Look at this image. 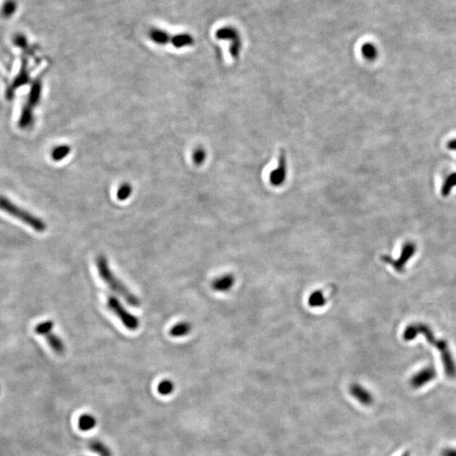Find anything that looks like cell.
Segmentation results:
<instances>
[{
  "label": "cell",
  "instance_id": "27",
  "mask_svg": "<svg viewBox=\"0 0 456 456\" xmlns=\"http://www.w3.org/2000/svg\"><path fill=\"white\" fill-rule=\"evenodd\" d=\"M53 325H54V323L52 320L42 322L36 326L35 332L40 335H47L48 333L51 332L53 330Z\"/></svg>",
  "mask_w": 456,
  "mask_h": 456
},
{
  "label": "cell",
  "instance_id": "15",
  "mask_svg": "<svg viewBox=\"0 0 456 456\" xmlns=\"http://www.w3.org/2000/svg\"><path fill=\"white\" fill-rule=\"evenodd\" d=\"M41 94H42V83L39 79H37L32 84L27 104L31 106L32 108H34L35 106H37V103H39Z\"/></svg>",
  "mask_w": 456,
  "mask_h": 456
},
{
  "label": "cell",
  "instance_id": "8",
  "mask_svg": "<svg viewBox=\"0 0 456 456\" xmlns=\"http://www.w3.org/2000/svg\"><path fill=\"white\" fill-rule=\"evenodd\" d=\"M288 166H287V159H286L285 150L282 149L280 150L279 162L277 168L271 171L269 175V181L272 185L276 187H279L285 182L287 174H288Z\"/></svg>",
  "mask_w": 456,
  "mask_h": 456
},
{
  "label": "cell",
  "instance_id": "7",
  "mask_svg": "<svg viewBox=\"0 0 456 456\" xmlns=\"http://www.w3.org/2000/svg\"><path fill=\"white\" fill-rule=\"evenodd\" d=\"M437 377V371L433 366H427L416 373L410 380V385L414 389H419L429 384Z\"/></svg>",
  "mask_w": 456,
  "mask_h": 456
},
{
  "label": "cell",
  "instance_id": "14",
  "mask_svg": "<svg viewBox=\"0 0 456 456\" xmlns=\"http://www.w3.org/2000/svg\"><path fill=\"white\" fill-rule=\"evenodd\" d=\"M190 330H191V324L189 322H180L170 329L169 334L172 337H184L190 332Z\"/></svg>",
  "mask_w": 456,
  "mask_h": 456
},
{
  "label": "cell",
  "instance_id": "25",
  "mask_svg": "<svg viewBox=\"0 0 456 456\" xmlns=\"http://www.w3.org/2000/svg\"><path fill=\"white\" fill-rule=\"evenodd\" d=\"M132 186L125 183L120 185L119 190L117 191V198L120 201H124L129 198V196L132 194Z\"/></svg>",
  "mask_w": 456,
  "mask_h": 456
},
{
  "label": "cell",
  "instance_id": "21",
  "mask_svg": "<svg viewBox=\"0 0 456 456\" xmlns=\"http://www.w3.org/2000/svg\"><path fill=\"white\" fill-rule=\"evenodd\" d=\"M71 148L68 145H61L53 149L52 151V158L53 161H60L70 153Z\"/></svg>",
  "mask_w": 456,
  "mask_h": 456
},
{
  "label": "cell",
  "instance_id": "32",
  "mask_svg": "<svg viewBox=\"0 0 456 456\" xmlns=\"http://www.w3.org/2000/svg\"><path fill=\"white\" fill-rule=\"evenodd\" d=\"M401 456H411V453L407 451V452H405V453H402V455Z\"/></svg>",
  "mask_w": 456,
  "mask_h": 456
},
{
  "label": "cell",
  "instance_id": "6",
  "mask_svg": "<svg viewBox=\"0 0 456 456\" xmlns=\"http://www.w3.org/2000/svg\"><path fill=\"white\" fill-rule=\"evenodd\" d=\"M416 252H417V245L413 242H406L402 246L401 255L399 256L398 258L394 259L390 256L383 255L382 260L385 263L392 265L396 271L403 272L405 270L406 264L414 256Z\"/></svg>",
  "mask_w": 456,
  "mask_h": 456
},
{
  "label": "cell",
  "instance_id": "22",
  "mask_svg": "<svg viewBox=\"0 0 456 456\" xmlns=\"http://www.w3.org/2000/svg\"><path fill=\"white\" fill-rule=\"evenodd\" d=\"M326 303V299L324 298V293L321 291H315L314 293H311L309 296V306L313 308H319L323 307Z\"/></svg>",
  "mask_w": 456,
  "mask_h": 456
},
{
  "label": "cell",
  "instance_id": "10",
  "mask_svg": "<svg viewBox=\"0 0 456 456\" xmlns=\"http://www.w3.org/2000/svg\"><path fill=\"white\" fill-rule=\"evenodd\" d=\"M235 284V277L232 274L222 275L211 283V288L218 293H226L232 289Z\"/></svg>",
  "mask_w": 456,
  "mask_h": 456
},
{
  "label": "cell",
  "instance_id": "5",
  "mask_svg": "<svg viewBox=\"0 0 456 456\" xmlns=\"http://www.w3.org/2000/svg\"><path fill=\"white\" fill-rule=\"evenodd\" d=\"M216 37L217 39L226 40L231 42L230 46V53L232 58L237 60L240 56L241 50L243 47V42L240 34L235 27H224L217 30L216 32Z\"/></svg>",
  "mask_w": 456,
  "mask_h": 456
},
{
  "label": "cell",
  "instance_id": "16",
  "mask_svg": "<svg viewBox=\"0 0 456 456\" xmlns=\"http://www.w3.org/2000/svg\"><path fill=\"white\" fill-rule=\"evenodd\" d=\"M32 108H32L28 104H26L23 107V109H22V112H21V118H20V121H19V125L22 129H27L28 127L32 126V123H33Z\"/></svg>",
  "mask_w": 456,
  "mask_h": 456
},
{
  "label": "cell",
  "instance_id": "18",
  "mask_svg": "<svg viewBox=\"0 0 456 456\" xmlns=\"http://www.w3.org/2000/svg\"><path fill=\"white\" fill-rule=\"evenodd\" d=\"M361 54L366 60L375 61L379 55V51L376 46L372 42H365L361 48Z\"/></svg>",
  "mask_w": 456,
  "mask_h": 456
},
{
  "label": "cell",
  "instance_id": "30",
  "mask_svg": "<svg viewBox=\"0 0 456 456\" xmlns=\"http://www.w3.org/2000/svg\"><path fill=\"white\" fill-rule=\"evenodd\" d=\"M15 43H16V45L19 46V47H21V48H26L27 44V39H26L23 36L19 35V36H17V37H16V39H15Z\"/></svg>",
  "mask_w": 456,
  "mask_h": 456
},
{
  "label": "cell",
  "instance_id": "9",
  "mask_svg": "<svg viewBox=\"0 0 456 456\" xmlns=\"http://www.w3.org/2000/svg\"><path fill=\"white\" fill-rule=\"evenodd\" d=\"M350 393L359 403L363 406H371L374 403V396L372 393L367 390L366 388L359 384H353L350 387Z\"/></svg>",
  "mask_w": 456,
  "mask_h": 456
},
{
  "label": "cell",
  "instance_id": "3",
  "mask_svg": "<svg viewBox=\"0 0 456 456\" xmlns=\"http://www.w3.org/2000/svg\"><path fill=\"white\" fill-rule=\"evenodd\" d=\"M0 210L6 211L9 215L24 222L25 224L32 227V229L37 232H42L47 229V225L42 219L33 216L28 211L20 208L16 204L11 202L9 199L4 196H0Z\"/></svg>",
  "mask_w": 456,
  "mask_h": 456
},
{
  "label": "cell",
  "instance_id": "17",
  "mask_svg": "<svg viewBox=\"0 0 456 456\" xmlns=\"http://www.w3.org/2000/svg\"><path fill=\"white\" fill-rule=\"evenodd\" d=\"M97 425L95 417L90 414H83L79 417L78 421V427L83 432H89L93 430Z\"/></svg>",
  "mask_w": 456,
  "mask_h": 456
},
{
  "label": "cell",
  "instance_id": "1",
  "mask_svg": "<svg viewBox=\"0 0 456 456\" xmlns=\"http://www.w3.org/2000/svg\"><path fill=\"white\" fill-rule=\"evenodd\" d=\"M419 335L424 336L427 343L433 345L440 353L444 372L449 379L456 378V363L453 359L448 344L443 339H438L427 324L416 323L408 325L403 332V339L406 341H411Z\"/></svg>",
  "mask_w": 456,
  "mask_h": 456
},
{
  "label": "cell",
  "instance_id": "12",
  "mask_svg": "<svg viewBox=\"0 0 456 456\" xmlns=\"http://www.w3.org/2000/svg\"><path fill=\"white\" fill-rule=\"evenodd\" d=\"M149 37L152 42L158 45H166L167 42H171V35L166 31L159 28L150 30Z\"/></svg>",
  "mask_w": 456,
  "mask_h": 456
},
{
  "label": "cell",
  "instance_id": "26",
  "mask_svg": "<svg viewBox=\"0 0 456 456\" xmlns=\"http://www.w3.org/2000/svg\"><path fill=\"white\" fill-rule=\"evenodd\" d=\"M17 5L14 0H7L4 4L1 9V14L5 18H9L16 12Z\"/></svg>",
  "mask_w": 456,
  "mask_h": 456
},
{
  "label": "cell",
  "instance_id": "11",
  "mask_svg": "<svg viewBox=\"0 0 456 456\" xmlns=\"http://www.w3.org/2000/svg\"><path fill=\"white\" fill-rule=\"evenodd\" d=\"M195 39L189 33H180L172 36L171 38V45L176 48H183L194 45Z\"/></svg>",
  "mask_w": 456,
  "mask_h": 456
},
{
  "label": "cell",
  "instance_id": "23",
  "mask_svg": "<svg viewBox=\"0 0 456 456\" xmlns=\"http://www.w3.org/2000/svg\"><path fill=\"white\" fill-rule=\"evenodd\" d=\"M174 390V384L170 380H161L157 385V391L161 396H170L171 393H173Z\"/></svg>",
  "mask_w": 456,
  "mask_h": 456
},
{
  "label": "cell",
  "instance_id": "19",
  "mask_svg": "<svg viewBox=\"0 0 456 456\" xmlns=\"http://www.w3.org/2000/svg\"><path fill=\"white\" fill-rule=\"evenodd\" d=\"M456 187V172H452L448 175L443 181L441 187V195L443 197H447L450 195L452 190Z\"/></svg>",
  "mask_w": 456,
  "mask_h": 456
},
{
  "label": "cell",
  "instance_id": "20",
  "mask_svg": "<svg viewBox=\"0 0 456 456\" xmlns=\"http://www.w3.org/2000/svg\"><path fill=\"white\" fill-rule=\"evenodd\" d=\"M89 448L90 450L98 453L100 456H113L111 449L101 441H92L89 443Z\"/></svg>",
  "mask_w": 456,
  "mask_h": 456
},
{
  "label": "cell",
  "instance_id": "4",
  "mask_svg": "<svg viewBox=\"0 0 456 456\" xmlns=\"http://www.w3.org/2000/svg\"><path fill=\"white\" fill-rule=\"evenodd\" d=\"M107 305L109 310L119 318L122 324H124L128 330L132 331L137 330L140 326V320L137 317L125 309V307L115 296L112 294H108L107 296Z\"/></svg>",
  "mask_w": 456,
  "mask_h": 456
},
{
  "label": "cell",
  "instance_id": "29",
  "mask_svg": "<svg viewBox=\"0 0 456 456\" xmlns=\"http://www.w3.org/2000/svg\"><path fill=\"white\" fill-rule=\"evenodd\" d=\"M441 456H456V448L447 447L441 451Z\"/></svg>",
  "mask_w": 456,
  "mask_h": 456
},
{
  "label": "cell",
  "instance_id": "13",
  "mask_svg": "<svg viewBox=\"0 0 456 456\" xmlns=\"http://www.w3.org/2000/svg\"><path fill=\"white\" fill-rule=\"evenodd\" d=\"M47 340L48 345L50 346L51 349L53 350L55 353L63 354L65 351V345L63 344V340L58 337V335H55L54 333H48L47 335H44Z\"/></svg>",
  "mask_w": 456,
  "mask_h": 456
},
{
  "label": "cell",
  "instance_id": "2",
  "mask_svg": "<svg viewBox=\"0 0 456 456\" xmlns=\"http://www.w3.org/2000/svg\"><path fill=\"white\" fill-rule=\"evenodd\" d=\"M98 274L101 279L105 282L112 291L120 296L129 305L132 307L140 306L139 298L124 285V283L112 271L108 259L104 255H99L96 260Z\"/></svg>",
  "mask_w": 456,
  "mask_h": 456
},
{
  "label": "cell",
  "instance_id": "31",
  "mask_svg": "<svg viewBox=\"0 0 456 456\" xmlns=\"http://www.w3.org/2000/svg\"><path fill=\"white\" fill-rule=\"evenodd\" d=\"M447 148L452 151H456V138L452 139L447 142Z\"/></svg>",
  "mask_w": 456,
  "mask_h": 456
},
{
  "label": "cell",
  "instance_id": "28",
  "mask_svg": "<svg viewBox=\"0 0 456 456\" xmlns=\"http://www.w3.org/2000/svg\"><path fill=\"white\" fill-rule=\"evenodd\" d=\"M206 156H207V154L203 148H196L193 153V161L196 165H201L204 161H206Z\"/></svg>",
  "mask_w": 456,
  "mask_h": 456
},
{
  "label": "cell",
  "instance_id": "24",
  "mask_svg": "<svg viewBox=\"0 0 456 456\" xmlns=\"http://www.w3.org/2000/svg\"><path fill=\"white\" fill-rule=\"evenodd\" d=\"M28 82H29V74H28V72L27 70V64L25 63L18 76L16 77V79L14 81V89L19 88L21 85L27 84Z\"/></svg>",
  "mask_w": 456,
  "mask_h": 456
}]
</instances>
